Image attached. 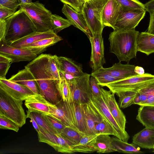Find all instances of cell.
Listing matches in <instances>:
<instances>
[{
    "label": "cell",
    "mask_w": 154,
    "mask_h": 154,
    "mask_svg": "<svg viewBox=\"0 0 154 154\" xmlns=\"http://www.w3.org/2000/svg\"><path fill=\"white\" fill-rule=\"evenodd\" d=\"M50 54H42L26 66L34 76L40 94L48 102L54 105L62 100L59 91L60 82L52 74L49 67Z\"/></svg>",
    "instance_id": "cell-1"
},
{
    "label": "cell",
    "mask_w": 154,
    "mask_h": 154,
    "mask_svg": "<svg viewBox=\"0 0 154 154\" xmlns=\"http://www.w3.org/2000/svg\"><path fill=\"white\" fill-rule=\"evenodd\" d=\"M139 33L135 29L114 30L109 35L110 52L115 54L120 62L129 63L131 59L136 57Z\"/></svg>",
    "instance_id": "cell-2"
},
{
    "label": "cell",
    "mask_w": 154,
    "mask_h": 154,
    "mask_svg": "<svg viewBox=\"0 0 154 154\" xmlns=\"http://www.w3.org/2000/svg\"><path fill=\"white\" fill-rule=\"evenodd\" d=\"M5 20L7 31L4 40L8 44L36 32L30 19L20 9Z\"/></svg>",
    "instance_id": "cell-3"
},
{
    "label": "cell",
    "mask_w": 154,
    "mask_h": 154,
    "mask_svg": "<svg viewBox=\"0 0 154 154\" xmlns=\"http://www.w3.org/2000/svg\"><path fill=\"white\" fill-rule=\"evenodd\" d=\"M108 1L89 0L85 1L83 5L82 12L92 36L98 33H102L104 28L102 14Z\"/></svg>",
    "instance_id": "cell-4"
},
{
    "label": "cell",
    "mask_w": 154,
    "mask_h": 154,
    "mask_svg": "<svg viewBox=\"0 0 154 154\" xmlns=\"http://www.w3.org/2000/svg\"><path fill=\"white\" fill-rule=\"evenodd\" d=\"M23 101L15 99L0 88V115L10 119L20 128L25 124L27 118Z\"/></svg>",
    "instance_id": "cell-5"
},
{
    "label": "cell",
    "mask_w": 154,
    "mask_h": 154,
    "mask_svg": "<svg viewBox=\"0 0 154 154\" xmlns=\"http://www.w3.org/2000/svg\"><path fill=\"white\" fill-rule=\"evenodd\" d=\"M30 19L36 32H43L52 30L51 12L38 1L24 6H20Z\"/></svg>",
    "instance_id": "cell-6"
},
{
    "label": "cell",
    "mask_w": 154,
    "mask_h": 154,
    "mask_svg": "<svg viewBox=\"0 0 154 154\" xmlns=\"http://www.w3.org/2000/svg\"><path fill=\"white\" fill-rule=\"evenodd\" d=\"M154 80V75L149 73L137 75L123 79L119 80L105 86L112 93L132 91L137 92L140 89Z\"/></svg>",
    "instance_id": "cell-7"
},
{
    "label": "cell",
    "mask_w": 154,
    "mask_h": 154,
    "mask_svg": "<svg viewBox=\"0 0 154 154\" xmlns=\"http://www.w3.org/2000/svg\"><path fill=\"white\" fill-rule=\"evenodd\" d=\"M91 75L85 73L82 75L76 77L69 83L72 96L73 101L83 104L92 99L89 80Z\"/></svg>",
    "instance_id": "cell-8"
},
{
    "label": "cell",
    "mask_w": 154,
    "mask_h": 154,
    "mask_svg": "<svg viewBox=\"0 0 154 154\" xmlns=\"http://www.w3.org/2000/svg\"><path fill=\"white\" fill-rule=\"evenodd\" d=\"M146 12V10L129 9L122 7L114 30L135 29L144 17Z\"/></svg>",
    "instance_id": "cell-9"
},
{
    "label": "cell",
    "mask_w": 154,
    "mask_h": 154,
    "mask_svg": "<svg viewBox=\"0 0 154 154\" xmlns=\"http://www.w3.org/2000/svg\"><path fill=\"white\" fill-rule=\"evenodd\" d=\"M39 127L40 131L38 133V134L39 142L48 144L59 152L74 153L71 146L73 145L60 134H52Z\"/></svg>",
    "instance_id": "cell-10"
},
{
    "label": "cell",
    "mask_w": 154,
    "mask_h": 154,
    "mask_svg": "<svg viewBox=\"0 0 154 154\" xmlns=\"http://www.w3.org/2000/svg\"><path fill=\"white\" fill-rule=\"evenodd\" d=\"M0 54L10 59L12 63L30 61L37 56L27 49L10 46L4 40L0 41Z\"/></svg>",
    "instance_id": "cell-11"
},
{
    "label": "cell",
    "mask_w": 154,
    "mask_h": 154,
    "mask_svg": "<svg viewBox=\"0 0 154 154\" xmlns=\"http://www.w3.org/2000/svg\"><path fill=\"white\" fill-rule=\"evenodd\" d=\"M92 102L97 109L112 125L118 135V138L128 142L130 136L125 131L122 129L116 122L101 95L98 97H92Z\"/></svg>",
    "instance_id": "cell-12"
},
{
    "label": "cell",
    "mask_w": 154,
    "mask_h": 154,
    "mask_svg": "<svg viewBox=\"0 0 154 154\" xmlns=\"http://www.w3.org/2000/svg\"><path fill=\"white\" fill-rule=\"evenodd\" d=\"M48 104L49 109V113L48 115L56 119L66 126L76 128L74 125L70 103L64 101L62 99L56 105L48 102Z\"/></svg>",
    "instance_id": "cell-13"
},
{
    "label": "cell",
    "mask_w": 154,
    "mask_h": 154,
    "mask_svg": "<svg viewBox=\"0 0 154 154\" xmlns=\"http://www.w3.org/2000/svg\"><path fill=\"white\" fill-rule=\"evenodd\" d=\"M88 38L91 46V66L94 71L103 67L105 63L103 38L100 33L90 35Z\"/></svg>",
    "instance_id": "cell-14"
},
{
    "label": "cell",
    "mask_w": 154,
    "mask_h": 154,
    "mask_svg": "<svg viewBox=\"0 0 154 154\" xmlns=\"http://www.w3.org/2000/svg\"><path fill=\"white\" fill-rule=\"evenodd\" d=\"M0 88L15 99L22 101L36 94L27 87L6 78L0 79Z\"/></svg>",
    "instance_id": "cell-15"
},
{
    "label": "cell",
    "mask_w": 154,
    "mask_h": 154,
    "mask_svg": "<svg viewBox=\"0 0 154 154\" xmlns=\"http://www.w3.org/2000/svg\"><path fill=\"white\" fill-rule=\"evenodd\" d=\"M82 106L86 124L85 134H97L95 124L100 122L104 119V117L95 107L91 99L87 102L82 104Z\"/></svg>",
    "instance_id": "cell-16"
},
{
    "label": "cell",
    "mask_w": 154,
    "mask_h": 154,
    "mask_svg": "<svg viewBox=\"0 0 154 154\" xmlns=\"http://www.w3.org/2000/svg\"><path fill=\"white\" fill-rule=\"evenodd\" d=\"M102 96L109 111L120 127L125 130L126 120L115 99L114 93L101 88Z\"/></svg>",
    "instance_id": "cell-17"
},
{
    "label": "cell",
    "mask_w": 154,
    "mask_h": 154,
    "mask_svg": "<svg viewBox=\"0 0 154 154\" xmlns=\"http://www.w3.org/2000/svg\"><path fill=\"white\" fill-rule=\"evenodd\" d=\"M122 7L116 0H108L103 13L102 21L104 28L114 26L122 11Z\"/></svg>",
    "instance_id": "cell-18"
},
{
    "label": "cell",
    "mask_w": 154,
    "mask_h": 154,
    "mask_svg": "<svg viewBox=\"0 0 154 154\" xmlns=\"http://www.w3.org/2000/svg\"><path fill=\"white\" fill-rule=\"evenodd\" d=\"M61 11L72 25L81 30L88 37L92 35L82 12H77L69 5L65 4Z\"/></svg>",
    "instance_id": "cell-19"
},
{
    "label": "cell",
    "mask_w": 154,
    "mask_h": 154,
    "mask_svg": "<svg viewBox=\"0 0 154 154\" xmlns=\"http://www.w3.org/2000/svg\"><path fill=\"white\" fill-rule=\"evenodd\" d=\"M9 79L27 87L35 94H40L38 86L34 76L26 66L24 69L19 71Z\"/></svg>",
    "instance_id": "cell-20"
},
{
    "label": "cell",
    "mask_w": 154,
    "mask_h": 154,
    "mask_svg": "<svg viewBox=\"0 0 154 154\" xmlns=\"http://www.w3.org/2000/svg\"><path fill=\"white\" fill-rule=\"evenodd\" d=\"M57 35L52 30L43 32H35L8 44L12 47L22 48L39 40Z\"/></svg>",
    "instance_id": "cell-21"
},
{
    "label": "cell",
    "mask_w": 154,
    "mask_h": 154,
    "mask_svg": "<svg viewBox=\"0 0 154 154\" xmlns=\"http://www.w3.org/2000/svg\"><path fill=\"white\" fill-rule=\"evenodd\" d=\"M25 100V105L28 109L27 114L32 112L45 115H48L49 113L48 102L40 94L31 96Z\"/></svg>",
    "instance_id": "cell-22"
},
{
    "label": "cell",
    "mask_w": 154,
    "mask_h": 154,
    "mask_svg": "<svg viewBox=\"0 0 154 154\" xmlns=\"http://www.w3.org/2000/svg\"><path fill=\"white\" fill-rule=\"evenodd\" d=\"M135 66L128 63L124 64L120 62L113 64L112 66L104 68L105 70L118 80L139 75L134 71Z\"/></svg>",
    "instance_id": "cell-23"
},
{
    "label": "cell",
    "mask_w": 154,
    "mask_h": 154,
    "mask_svg": "<svg viewBox=\"0 0 154 154\" xmlns=\"http://www.w3.org/2000/svg\"><path fill=\"white\" fill-rule=\"evenodd\" d=\"M134 104L154 106V80L138 90Z\"/></svg>",
    "instance_id": "cell-24"
},
{
    "label": "cell",
    "mask_w": 154,
    "mask_h": 154,
    "mask_svg": "<svg viewBox=\"0 0 154 154\" xmlns=\"http://www.w3.org/2000/svg\"><path fill=\"white\" fill-rule=\"evenodd\" d=\"M57 59L60 71L63 73L70 74L79 77L84 73L82 66L72 59L64 57L57 56Z\"/></svg>",
    "instance_id": "cell-25"
},
{
    "label": "cell",
    "mask_w": 154,
    "mask_h": 154,
    "mask_svg": "<svg viewBox=\"0 0 154 154\" xmlns=\"http://www.w3.org/2000/svg\"><path fill=\"white\" fill-rule=\"evenodd\" d=\"M154 140V129L146 128L133 137L132 143L140 147L153 149Z\"/></svg>",
    "instance_id": "cell-26"
},
{
    "label": "cell",
    "mask_w": 154,
    "mask_h": 154,
    "mask_svg": "<svg viewBox=\"0 0 154 154\" xmlns=\"http://www.w3.org/2000/svg\"><path fill=\"white\" fill-rule=\"evenodd\" d=\"M100 134L84 135L77 144L71 146L73 152L90 153L96 152L95 144Z\"/></svg>",
    "instance_id": "cell-27"
},
{
    "label": "cell",
    "mask_w": 154,
    "mask_h": 154,
    "mask_svg": "<svg viewBox=\"0 0 154 154\" xmlns=\"http://www.w3.org/2000/svg\"><path fill=\"white\" fill-rule=\"evenodd\" d=\"M138 51L147 55L154 53V35L147 32L139 33L137 41Z\"/></svg>",
    "instance_id": "cell-28"
},
{
    "label": "cell",
    "mask_w": 154,
    "mask_h": 154,
    "mask_svg": "<svg viewBox=\"0 0 154 154\" xmlns=\"http://www.w3.org/2000/svg\"><path fill=\"white\" fill-rule=\"evenodd\" d=\"M62 40L61 37L57 35L39 40L22 48L27 49L38 55L45 51L48 47L54 45Z\"/></svg>",
    "instance_id": "cell-29"
},
{
    "label": "cell",
    "mask_w": 154,
    "mask_h": 154,
    "mask_svg": "<svg viewBox=\"0 0 154 154\" xmlns=\"http://www.w3.org/2000/svg\"><path fill=\"white\" fill-rule=\"evenodd\" d=\"M136 119L145 127L154 129V106H140Z\"/></svg>",
    "instance_id": "cell-30"
},
{
    "label": "cell",
    "mask_w": 154,
    "mask_h": 154,
    "mask_svg": "<svg viewBox=\"0 0 154 154\" xmlns=\"http://www.w3.org/2000/svg\"><path fill=\"white\" fill-rule=\"evenodd\" d=\"M70 103L73 115L74 125L78 130L85 134L86 127L82 104L74 101Z\"/></svg>",
    "instance_id": "cell-31"
},
{
    "label": "cell",
    "mask_w": 154,
    "mask_h": 154,
    "mask_svg": "<svg viewBox=\"0 0 154 154\" xmlns=\"http://www.w3.org/2000/svg\"><path fill=\"white\" fill-rule=\"evenodd\" d=\"M112 145L119 152L129 154H142L144 153L140 150V147L133 143H129L117 137L111 138Z\"/></svg>",
    "instance_id": "cell-32"
},
{
    "label": "cell",
    "mask_w": 154,
    "mask_h": 154,
    "mask_svg": "<svg viewBox=\"0 0 154 154\" xmlns=\"http://www.w3.org/2000/svg\"><path fill=\"white\" fill-rule=\"evenodd\" d=\"M95 148L96 152L99 153L116 152L112 145L111 137L107 134H100L97 136Z\"/></svg>",
    "instance_id": "cell-33"
},
{
    "label": "cell",
    "mask_w": 154,
    "mask_h": 154,
    "mask_svg": "<svg viewBox=\"0 0 154 154\" xmlns=\"http://www.w3.org/2000/svg\"><path fill=\"white\" fill-rule=\"evenodd\" d=\"M91 75L95 78L98 82V84L102 87L109 83L118 80L106 71L102 67L93 71Z\"/></svg>",
    "instance_id": "cell-34"
},
{
    "label": "cell",
    "mask_w": 154,
    "mask_h": 154,
    "mask_svg": "<svg viewBox=\"0 0 154 154\" xmlns=\"http://www.w3.org/2000/svg\"><path fill=\"white\" fill-rule=\"evenodd\" d=\"M73 145L78 144L84 135L76 128L66 126L60 134Z\"/></svg>",
    "instance_id": "cell-35"
},
{
    "label": "cell",
    "mask_w": 154,
    "mask_h": 154,
    "mask_svg": "<svg viewBox=\"0 0 154 154\" xmlns=\"http://www.w3.org/2000/svg\"><path fill=\"white\" fill-rule=\"evenodd\" d=\"M137 92L132 91H121L116 94L119 97V102L120 107L126 108L134 104L135 99Z\"/></svg>",
    "instance_id": "cell-36"
},
{
    "label": "cell",
    "mask_w": 154,
    "mask_h": 154,
    "mask_svg": "<svg viewBox=\"0 0 154 154\" xmlns=\"http://www.w3.org/2000/svg\"><path fill=\"white\" fill-rule=\"evenodd\" d=\"M60 72L61 77L59 87L60 94L64 101L71 102L73 101V99L70 85L65 79L63 74Z\"/></svg>",
    "instance_id": "cell-37"
},
{
    "label": "cell",
    "mask_w": 154,
    "mask_h": 154,
    "mask_svg": "<svg viewBox=\"0 0 154 154\" xmlns=\"http://www.w3.org/2000/svg\"><path fill=\"white\" fill-rule=\"evenodd\" d=\"M51 21L52 30L57 34L63 29L72 25L67 19H64L56 14H52Z\"/></svg>",
    "instance_id": "cell-38"
},
{
    "label": "cell",
    "mask_w": 154,
    "mask_h": 154,
    "mask_svg": "<svg viewBox=\"0 0 154 154\" xmlns=\"http://www.w3.org/2000/svg\"><path fill=\"white\" fill-rule=\"evenodd\" d=\"M96 134L113 135L118 138V135L112 125L104 119L100 122L95 124Z\"/></svg>",
    "instance_id": "cell-39"
},
{
    "label": "cell",
    "mask_w": 154,
    "mask_h": 154,
    "mask_svg": "<svg viewBox=\"0 0 154 154\" xmlns=\"http://www.w3.org/2000/svg\"><path fill=\"white\" fill-rule=\"evenodd\" d=\"M50 126L57 134H60L66 127L61 122L51 116L42 114Z\"/></svg>",
    "instance_id": "cell-40"
},
{
    "label": "cell",
    "mask_w": 154,
    "mask_h": 154,
    "mask_svg": "<svg viewBox=\"0 0 154 154\" xmlns=\"http://www.w3.org/2000/svg\"><path fill=\"white\" fill-rule=\"evenodd\" d=\"M32 116L39 127L45 131L54 134H57L49 125L42 113L36 112H31Z\"/></svg>",
    "instance_id": "cell-41"
},
{
    "label": "cell",
    "mask_w": 154,
    "mask_h": 154,
    "mask_svg": "<svg viewBox=\"0 0 154 154\" xmlns=\"http://www.w3.org/2000/svg\"><path fill=\"white\" fill-rule=\"evenodd\" d=\"M125 8L132 9L146 10L144 4L138 0H116Z\"/></svg>",
    "instance_id": "cell-42"
},
{
    "label": "cell",
    "mask_w": 154,
    "mask_h": 154,
    "mask_svg": "<svg viewBox=\"0 0 154 154\" xmlns=\"http://www.w3.org/2000/svg\"><path fill=\"white\" fill-rule=\"evenodd\" d=\"M20 128L16 123L10 119L5 116L0 115L1 129H9L18 132Z\"/></svg>",
    "instance_id": "cell-43"
},
{
    "label": "cell",
    "mask_w": 154,
    "mask_h": 154,
    "mask_svg": "<svg viewBox=\"0 0 154 154\" xmlns=\"http://www.w3.org/2000/svg\"><path fill=\"white\" fill-rule=\"evenodd\" d=\"M89 86L92 97H98L102 95L101 88L97 79L91 75L89 80Z\"/></svg>",
    "instance_id": "cell-44"
},
{
    "label": "cell",
    "mask_w": 154,
    "mask_h": 154,
    "mask_svg": "<svg viewBox=\"0 0 154 154\" xmlns=\"http://www.w3.org/2000/svg\"><path fill=\"white\" fill-rule=\"evenodd\" d=\"M19 6L18 0H0V6L11 9L15 12Z\"/></svg>",
    "instance_id": "cell-45"
},
{
    "label": "cell",
    "mask_w": 154,
    "mask_h": 154,
    "mask_svg": "<svg viewBox=\"0 0 154 154\" xmlns=\"http://www.w3.org/2000/svg\"><path fill=\"white\" fill-rule=\"evenodd\" d=\"M63 4H66L78 12H82L83 5L79 0H60Z\"/></svg>",
    "instance_id": "cell-46"
},
{
    "label": "cell",
    "mask_w": 154,
    "mask_h": 154,
    "mask_svg": "<svg viewBox=\"0 0 154 154\" xmlns=\"http://www.w3.org/2000/svg\"><path fill=\"white\" fill-rule=\"evenodd\" d=\"M15 12L11 9L0 6V20H5Z\"/></svg>",
    "instance_id": "cell-47"
},
{
    "label": "cell",
    "mask_w": 154,
    "mask_h": 154,
    "mask_svg": "<svg viewBox=\"0 0 154 154\" xmlns=\"http://www.w3.org/2000/svg\"><path fill=\"white\" fill-rule=\"evenodd\" d=\"M9 62H0V79H5L6 75L10 66Z\"/></svg>",
    "instance_id": "cell-48"
},
{
    "label": "cell",
    "mask_w": 154,
    "mask_h": 154,
    "mask_svg": "<svg viewBox=\"0 0 154 154\" xmlns=\"http://www.w3.org/2000/svg\"><path fill=\"white\" fill-rule=\"evenodd\" d=\"M7 21L0 20V41L4 40L7 31Z\"/></svg>",
    "instance_id": "cell-49"
},
{
    "label": "cell",
    "mask_w": 154,
    "mask_h": 154,
    "mask_svg": "<svg viewBox=\"0 0 154 154\" xmlns=\"http://www.w3.org/2000/svg\"><path fill=\"white\" fill-rule=\"evenodd\" d=\"M150 21L147 32L154 35V11L149 12Z\"/></svg>",
    "instance_id": "cell-50"
},
{
    "label": "cell",
    "mask_w": 154,
    "mask_h": 154,
    "mask_svg": "<svg viewBox=\"0 0 154 154\" xmlns=\"http://www.w3.org/2000/svg\"><path fill=\"white\" fill-rule=\"evenodd\" d=\"M27 118H29L30 119V122H32L33 126L37 133L40 132V129L39 126L33 118L31 112L29 114H26Z\"/></svg>",
    "instance_id": "cell-51"
},
{
    "label": "cell",
    "mask_w": 154,
    "mask_h": 154,
    "mask_svg": "<svg viewBox=\"0 0 154 154\" xmlns=\"http://www.w3.org/2000/svg\"><path fill=\"white\" fill-rule=\"evenodd\" d=\"M145 9L148 12L154 11V0H150L144 4Z\"/></svg>",
    "instance_id": "cell-52"
},
{
    "label": "cell",
    "mask_w": 154,
    "mask_h": 154,
    "mask_svg": "<svg viewBox=\"0 0 154 154\" xmlns=\"http://www.w3.org/2000/svg\"><path fill=\"white\" fill-rule=\"evenodd\" d=\"M134 71L136 73L139 75H142L145 73L144 69L141 66H135Z\"/></svg>",
    "instance_id": "cell-53"
},
{
    "label": "cell",
    "mask_w": 154,
    "mask_h": 154,
    "mask_svg": "<svg viewBox=\"0 0 154 154\" xmlns=\"http://www.w3.org/2000/svg\"><path fill=\"white\" fill-rule=\"evenodd\" d=\"M18 1L19 6L25 5L32 2V0H18Z\"/></svg>",
    "instance_id": "cell-54"
},
{
    "label": "cell",
    "mask_w": 154,
    "mask_h": 154,
    "mask_svg": "<svg viewBox=\"0 0 154 154\" xmlns=\"http://www.w3.org/2000/svg\"><path fill=\"white\" fill-rule=\"evenodd\" d=\"M9 62L12 63V60L0 54V62Z\"/></svg>",
    "instance_id": "cell-55"
},
{
    "label": "cell",
    "mask_w": 154,
    "mask_h": 154,
    "mask_svg": "<svg viewBox=\"0 0 154 154\" xmlns=\"http://www.w3.org/2000/svg\"><path fill=\"white\" fill-rule=\"evenodd\" d=\"M79 1L83 5L85 2V0H79Z\"/></svg>",
    "instance_id": "cell-56"
},
{
    "label": "cell",
    "mask_w": 154,
    "mask_h": 154,
    "mask_svg": "<svg viewBox=\"0 0 154 154\" xmlns=\"http://www.w3.org/2000/svg\"><path fill=\"white\" fill-rule=\"evenodd\" d=\"M153 150L152 151V152H154V140L153 142Z\"/></svg>",
    "instance_id": "cell-57"
},
{
    "label": "cell",
    "mask_w": 154,
    "mask_h": 154,
    "mask_svg": "<svg viewBox=\"0 0 154 154\" xmlns=\"http://www.w3.org/2000/svg\"><path fill=\"white\" fill-rule=\"evenodd\" d=\"M88 0H85V1H88Z\"/></svg>",
    "instance_id": "cell-58"
}]
</instances>
